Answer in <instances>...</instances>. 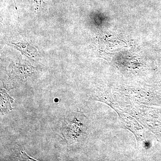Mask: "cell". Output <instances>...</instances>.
Segmentation results:
<instances>
[{
  "label": "cell",
  "instance_id": "cell-1",
  "mask_svg": "<svg viewBox=\"0 0 161 161\" xmlns=\"http://www.w3.org/2000/svg\"><path fill=\"white\" fill-rule=\"evenodd\" d=\"M65 123L66 124L62 130V135L68 144L73 143L78 141L81 135L80 134L83 132L80 128L82 125L80 123L76 117H74L73 120L68 119L65 121Z\"/></svg>",
  "mask_w": 161,
  "mask_h": 161
},
{
  "label": "cell",
  "instance_id": "cell-2",
  "mask_svg": "<svg viewBox=\"0 0 161 161\" xmlns=\"http://www.w3.org/2000/svg\"><path fill=\"white\" fill-rule=\"evenodd\" d=\"M13 101L14 98L10 97L6 91L1 90V112L2 114H6L13 109L11 106Z\"/></svg>",
  "mask_w": 161,
  "mask_h": 161
}]
</instances>
